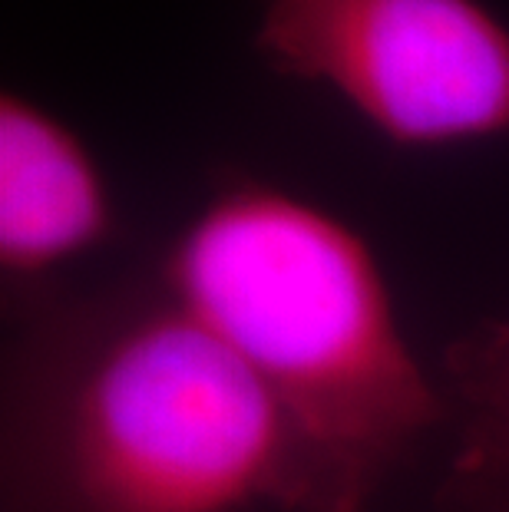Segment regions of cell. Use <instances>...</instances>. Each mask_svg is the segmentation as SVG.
<instances>
[{
	"instance_id": "obj_2",
	"label": "cell",
	"mask_w": 509,
	"mask_h": 512,
	"mask_svg": "<svg viewBox=\"0 0 509 512\" xmlns=\"http://www.w3.org/2000/svg\"><path fill=\"white\" fill-rule=\"evenodd\" d=\"M153 271L272 403L288 443L285 512H371L453 427L371 245L295 192L229 172Z\"/></svg>"
},
{
	"instance_id": "obj_3",
	"label": "cell",
	"mask_w": 509,
	"mask_h": 512,
	"mask_svg": "<svg viewBox=\"0 0 509 512\" xmlns=\"http://www.w3.org/2000/svg\"><path fill=\"white\" fill-rule=\"evenodd\" d=\"M252 47L400 149L509 133V24L486 0H258Z\"/></svg>"
},
{
	"instance_id": "obj_5",
	"label": "cell",
	"mask_w": 509,
	"mask_h": 512,
	"mask_svg": "<svg viewBox=\"0 0 509 512\" xmlns=\"http://www.w3.org/2000/svg\"><path fill=\"white\" fill-rule=\"evenodd\" d=\"M453 446L437 503L447 512L509 506V318L473 324L443 351Z\"/></svg>"
},
{
	"instance_id": "obj_6",
	"label": "cell",
	"mask_w": 509,
	"mask_h": 512,
	"mask_svg": "<svg viewBox=\"0 0 509 512\" xmlns=\"http://www.w3.org/2000/svg\"><path fill=\"white\" fill-rule=\"evenodd\" d=\"M493 512H509V506H503V509H493Z\"/></svg>"
},
{
	"instance_id": "obj_4",
	"label": "cell",
	"mask_w": 509,
	"mask_h": 512,
	"mask_svg": "<svg viewBox=\"0 0 509 512\" xmlns=\"http://www.w3.org/2000/svg\"><path fill=\"white\" fill-rule=\"evenodd\" d=\"M110 185L90 146L24 93H0V271L7 301L53 288V275L113 238Z\"/></svg>"
},
{
	"instance_id": "obj_1",
	"label": "cell",
	"mask_w": 509,
	"mask_h": 512,
	"mask_svg": "<svg viewBox=\"0 0 509 512\" xmlns=\"http://www.w3.org/2000/svg\"><path fill=\"white\" fill-rule=\"evenodd\" d=\"M4 512L288 509V443L235 354L156 271L14 304Z\"/></svg>"
}]
</instances>
